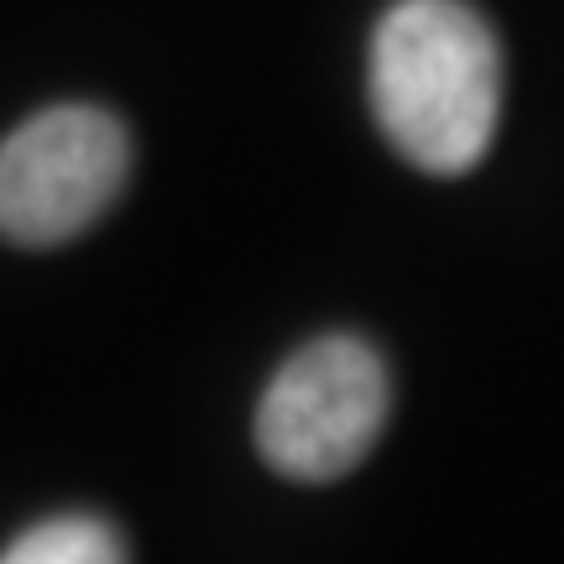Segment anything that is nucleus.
<instances>
[{
	"instance_id": "2",
	"label": "nucleus",
	"mask_w": 564,
	"mask_h": 564,
	"mask_svg": "<svg viewBox=\"0 0 564 564\" xmlns=\"http://www.w3.org/2000/svg\"><path fill=\"white\" fill-rule=\"evenodd\" d=\"M387 423V366L356 335H324L282 366L257 408L262 460L293 481H335Z\"/></svg>"
},
{
	"instance_id": "3",
	"label": "nucleus",
	"mask_w": 564,
	"mask_h": 564,
	"mask_svg": "<svg viewBox=\"0 0 564 564\" xmlns=\"http://www.w3.org/2000/svg\"><path fill=\"white\" fill-rule=\"evenodd\" d=\"M131 167L121 121L95 105H53L0 141V236L63 246L116 204Z\"/></svg>"
},
{
	"instance_id": "1",
	"label": "nucleus",
	"mask_w": 564,
	"mask_h": 564,
	"mask_svg": "<svg viewBox=\"0 0 564 564\" xmlns=\"http://www.w3.org/2000/svg\"><path fill=\"white\" fill-rule=\"evenodd\" d=\"M371 110L423 173H470L502 116V47L465 0H398L371 37Z\"/></svg>"
},
{
	"instance_id": "4",
	"label": "nucleus",
	"mask_w": 564,
	"mask_h": 564,
	"mask_svg": "<svg viewBox=\"0 0 564 564\" xmlns=\"http://www.w3.org/2000/svg\"><path fill=\"white\" fill-rule=\"evenodd\" d=\"M0 564H126V549L110 523L68 512V518H47V523L26 528L0 554Z\"/></svg>"
}]
</instances>
